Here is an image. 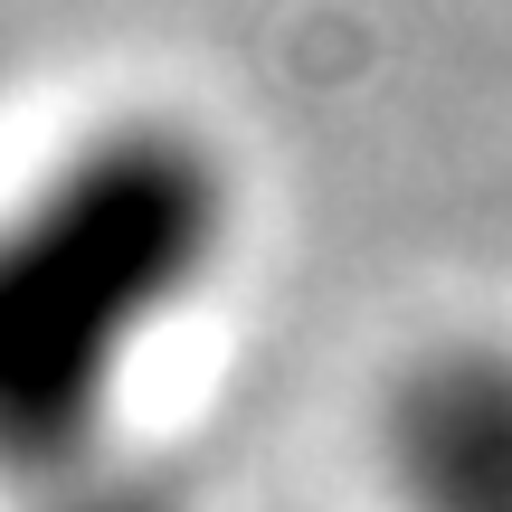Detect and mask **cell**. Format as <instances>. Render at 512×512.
Wrapping results in <instances>:
<instances>
[{
	"label": "cell",
	"instance_id": "obj_1",
	"mask_svg": "<svg viewBox=\"0 0 512 512\" xmlns=\"http://www.w3.org/2000/svg\"><path fill=\"white\" fill-rule=\"evenodd\" d=\"M209 247V171L162 133L76 152L0 219V465L76 484L105 389Z\"/></svg>",
	"mask_w": 512,
	"mask_h": 512
},
{
	"label": "cell",
	"instance_id": "obj_2",
	"mask_svg": "<svg viewBox=\"0 0 512 512\" xmlns=\"http://www.w3.org/2000/svg\"><path fill=\"white\" fill-rule=\"evenodd\" d=\"M389 484L408 512H512V351L456 342L389 389Z\"/></svg>",
	"mask_w": 512,
	"mask_h": 512
},
{
	"label": "cell",
	"instance_id": "obj_3",
	"mask_svg": "<svg viewBox=\"0 0 512 512\" xmlns=\"http://www.w3.org/2000/svg\"><path fill=\"white\" fill-rule=\"evenodd\" d=\"M57 494H67V484H57ZM48 512H133V503H76L67 494V503H48Z\"/></svg>",
	"mask_w": 512,
	"mask_h": 512
}]
</instances>
